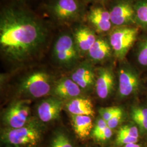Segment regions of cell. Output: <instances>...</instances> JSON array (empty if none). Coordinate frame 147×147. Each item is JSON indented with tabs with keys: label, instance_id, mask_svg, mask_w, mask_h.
<instances>
[{
	"label": "cell",
	"instance_id": "d4e9b609",
	"mask_svg": "<svg viewBox=\"0 0 147 147\" xmlns=\"http://www.w3.org/2000/svg\"><path fill=\"white\" fill-rule=\"evenodd\" d=\"M116 140L117 145L124 146L130 143H137L138 138L129 136L126 135L117 134Z\"/></svg>",
	"mask_w": 147,
	"mask_h": 147
},
{
	"label": "cell",
	"instance_id": "ba28073f",
	"mask_svg": "<svg viewBox=\"0 0 147 147\" xmlns=\"http://www.w3.org/2000/svg\"><path fill=\"white\" fill-rule=\"evenodd\" d=\"M118 75L119 96L125 98L135 93L140 86V79L136 72L130 67L123 66Z\"/></svg>",
	"mask_w": 147,
	"mask_h": 147
},
{
	"label": "cell",
	"instance_id": "8fae6325",
	"mask_svg": "<svg viewBox=\"0 0 147 147\" xmlns=\"http://www.w3.org/2000/svg\"><path fill=\"white\" fill-rule=\"evenodd\" d=\"M115 86V78L112 70L108 68L99 69L98 76L95 80L96 92L102 99L108 98Z\"/></svg>",
	"mask_w": 147,
	"mask_h": 147
},
{
	"label": "cell",
	"instance_id": "4316f807",
	"mask_svg": "<svg viewBox=\"0 0 147 147\" xmlns=\"http://www.w3.org/2000/svg\"><path fill=\"white\" fill-rule=\"evenodd\" d=\"M122 117H123V111L121 110L118 113H117L115 116H113L109 121L106 122L107 126L112 130L114 129L115 128H116V127H117L119 125V124L120 123L121 120L122 119Z\"/></svg>",
	"mask_w": 147,
	"mask_h": 147
},
{
	"label": "cell",
	"instance_id": "3957f363",
	"mask_svg": "<svg viewBox=\"0 0 147 147\" xmlns=\"http://www.w3.org/2000/svg\"><path fill=\"white\" fill-rule=\"evenodd\" d=\"M138 28L136 27H117L111 32L109 42L116 58L122 60L136 40Z\"/></svg>",
	"mask_w": 147,
	"mask_h": 147
},
{
	"label": "cell",
	"instance_id": "52a82bcc",
	"mask_svg": "<svg viewBox=\"0 0 147 147\" xmlns=\"http://www.w3.org/2000/svg\"><path fill=\"white\" fill-rule=\"evenodd\" d=\"M111 20L116 27L129 26L136 23L134 5L127 1H121L110 11Z\"/></svg>",
	"mask_w": 147,
	"mask_h": 147
},
{
	"label": "cell",
	"instance_id": "e0dca14e",
	"mask_svg": "<svg viewBox=\"0 0 147 147\" xmlns=\"http://www.w3.org/2000/svg\"><path fill=\"white\" fill-rule=\"evenodd\" d=\"M111 49L110 42L104 38H97L88 52V56L93 61H102L110 56Z\"/></svg>",
	"mask_w": 147,
	"mask_h": 147
},
{
	"label": "cell",
	"instance_id": "30bf717a",
	"mask_svg": "<svg viewBox=\"0 0 147 147\" xmlns=\"http://www.w3.org/2000/svg\"><path fill=\"white\" fill-rule=\"evenodd\" d=\"M52 11L58 20H68L78 15L80 6L76 0H57L53 5Z\"/></svg>",
	"mask_w": 147,
	"mask_h": 147
},
{
	"label": "cell",
	"instance_id": "484cf974",
	"mask_svg": "<svg viewBox=\"0 0 147 147\" xmlns=\"http://www.w3.org/2000/svg\"><path fill=\"white\" fill-rule=\"evenodd\" d=\"M107 126V124L106 121H104L101 118L96 121L93 130H92V136L95 138L99 135L101 132L104 131V130Z\"/></svg>",
	"mask_w": 147,
	"mask_h": 147
},
{
	"label": "cell",
	"instance_id": "ac0fdd59",
	"mask_svg": "<svg viewBox=\"0 0 147 147\" xmlns=\"http://www.w3.org/2000/svg\"><path fill=\"white\" fill-rule=\"evenodd\" d=\"M71 119L74 130L79 138L84 140L88 136L93 128L92 117L72 115Z\"/></svg>",
	"mask_w": 147,
	"mask_h": 147
},
{
	"label": "cell",
	"instance_id": "83f0119b",
	"mask_svg": "<svg viewBox=\"0 0 147 147\" xmlns=\"http://www.w3.org/2000/svg\"><path fill=\"white\" fill-rule=\"evenodd\" d=\"M113 135L112 129H111L107 126L104 131L101 132L99 135H98L95 138L98 141H105L110 138Z\"/></svg>",
	"mask_w": 147,
	"mask_h": 147
},
{
	"label": "cell",
	"instance_id": "7c38bea8",
	"mask_svg": "<svg viewBox=\"0 0 147 147\" xmlns=\"http://www.w3.org/2000/svg\"><path fill=\"white\" fill-rule=\"evenodd\" d=\"M89 22L99 33L109 31L112 26L110 11L101 7L92 9L88 15Z\"/></svg>",
	"mask_w": 147,
	"mask_h": 147
},
{
	"label": "cell",
	"instance_id": "d6986e66",
	"mask_svg": "<svg viewBox=\"0 0 147 147\" xmlns=\"http://www.w3.org/2000/svg\"><path fill=\"white\" fill-rule=\"evenodd\" d=\"M131 117L140 128L141 132L147 133V108L134 107L131 109Z\"/></svg>",
	"mask_w": 147,
	"mask_h": 147
},
{
	"label": "cell",
	"instance_id": "5b68a950",
	"mask_svg": "<svg viewBox=\"0 0 147 147\" xmlns=\"http://www.w3.org/2000/svg\"><path fill=\"white\" fill-rule=\"evenodd\" d=\"M79 53L73 37L68 34H63L58 37L53 47L56 60L61 64L67 67L77 61Z\"/></svg>",
	"mask_w": 147,
	"mask_h": 147
},
{
	"label": "cell",
	"instance_id": "cb8c5ba5",
	"mask_svg": "<svg viewBox=\"0 0 147 147\" xmlns=\"http://www.w3.org/2000/svg\"><path fill=\"white\" fill-rule=\"evenodd\" d=\"M117 134L126 135L129 136L138 138L139 130L136 126L124 125L119 129Z\"/></svg>",
	"mask_w": 147,
	"mask_h": 147
},
{
	"label": "cell",
	"instance_id": "f546056e",
	"mask_svg": "<svg viewBox=\"0 0 147 147\" xmlns=\"http://www.w3.org/2000/svg\"><path fill=\"white\" fill-rule=\"evenodd\" d=\"M96 1H104L105 0H96Z\"/></svg>",
	"mask_w": 147,
	"mask_h": 147
},
{
	"label": "cell",
	"instance_id": "7a4b0ae2",
	"mask_svg": "<svg viewBox=\"0 0 147 147\" xmlns=\"http://www.w3.org/2000/svg\"><path fill=\"white\" fill-rule=\"evenodd\" d=\"M42 131L35 124H26L16 129H9L3 134L5 142L16 147H33L40 142Z\"/></svg>",
	"mask_w": 147,
	"mask_h": 147
},
{
	"label": "cell",
	"instance_id": "ffe728a7",
	"mask_svg": "<svg viewBox=\"0 0 147 147\" xmlns=\"http://www.w3.org/2000/svg\"><path fill=\"white\" fill-rule=\"evenodd\" d=\"M136 24L147 29V0H139L134 5Z\"/></svg>",
	"mask_w": 147,
	"mask_h": 147
},
{
	"label": "cell",
	"instance_id": "7402d4cb",
	"mask_svg": "<svg viewBox=\"0 0 147 147\" xmlns=\"http://www.w3.org/2000/svg\"><path fill=\"white\" fill-rule=\"evenodd\" d=\"M137 61L142 66L147 67V38L140 45L137 52Z\"/></svg>",
	"mask_w": 147,
	"mask_h": 147
},
{
	"label": "cell",
	"instance_id": "f1b7e54d",
	"mask_svg": "<svg viewBox=\"0 0 147 147\" xmlns=\"http://www.w3.org/2000/svg\"><path fill=\"white\" fill-rule=\"evenodd\" d=\"M135 147H141V146H140L139 144H137L136 145V146H135Z\"/></svg>",
	"mask_w": 147,
	"mask_h": 147
},
{
	"label": "cell",
	"instance_id": "9c48e42d",
	"mask_svg": "<svg viewBox=\"0 0 147 147\" xmlns=\"http://www.w3.org/2000/svg\"><path fill=\"white\" fill-rule=\"evenodd\" d=\"M63 102L58 98H50L43 100L38 107V115L41 121L47 123L58 118L62 110Z\"/></svg>",
	"mask_w": 147,
	"mask_h": 147
},
{
	"label": "cell",
	"instance_id": "603a6c76",
	"mask_svg": "<svg viewBox=\"0 0 147 147\" xmlns=\"http://www.w3.org/2000/svg\"><path fill=\"white\" fill-rule=\"evenodd\" d=\"M121 110L120 107L116 106L103 107L100 109L99 114L101 118L107 122Z\"/></svg>",
	"mask_w": 147,
	"mask_h": 147
},
{
	"label": "cell",
	"instance_id": "2e32d148",
	"mask_svg": "<svg viewBox=\"0 0 147 147\" xmlns=\"http://www.w3.org/2000/svg\"><path fill=\"white\" fill-rule=\"evenodd\" d=\"M66 109L73 115L90 116L93 117L95 112L90 100L84 98L71 99L66 105Z\"/></svg>",
	"mask_w": 147,
	"mask_h": 147
},
{
	"label": "cell",
	"instance_id": "4fadbf2b",
	"mask_svg": "<svg viewBox=\"0 0 147 147\" xmlns=\"http://www.w3.org/2000/svg\"><path fill=\"white\" fill-rule=\"evenodd\" d=\"M74 39L79 53H88L96 40L94 32L88 27L80 26L74 33Z\"/></svg>",
	"mask_w": 147,
	"mask_h": 147
},
{
	"label": "cell",
	"instance_id": "44dd1931",
	"mask_svg": "<svg viewBox=\"0 0 147 147\" xmlns=\"http://www.w3.org/2000/svg\"><path fill=\"white\" fill-rule=\"evenodd\" d=\"M50 147H73V145L67 135L58 132L53 137Z\"/></svg>",
	"mask_w": 147,
	"mask_h": 147
},
{
	"label": "cell",
	"instance_id": "9a60e30c",
	"mask_svg": "<svg viewBox=\"0 0 147 147\" xmlns=\"http://www.w3.org/2000/svg\"><path fill=\"white\" fill-rule=\"evenodd\" d=\"M53 92L61 99H73L81 93V88L72 79L63 78L56 84Z\"/></svg>",
	"mask_w": 147,
	"mask_h": 147
},
{
	"label": "cell",
	"instance_id": "8992f818",
	"mask_svg": "<svg viewBox=\"0 0 147 147\" xmlns=\"http://www.w3.org/2000/svg\"><path fill=\"white\" fill-rule=\"evenodd\" d=\"M30 114L28 100H20L14 102L7 109L3 121L9 129L19 128L26 125Z\"/></svg>",
	"mask_w": 147,
	"mask_h": 147
},
{
	"label": "cell",
	"instance_id": "277c9868",
	"mask_svg": "<svg viewBox=\"0 0 147 147\" xmlns=\"http://www.w3.org/2000/svg\"><path fill=\"white\" fill-rule=\"evenodd\" d=\"M51 87V80L49 74L42 71H36L24 80L20 89L23 93L39 98L47 95Z\"/></svg>",
	"mask_w": 147,
	"mask_h": 147
},
{
	"label": "cell",
	"instance_id": "6da1fadb",
	"mask_svg": "<svg viewBox=\"0 0 147 147\" xmlns=\"http://www.w3.org/2000/svg\"><path fill=\"white\" fill-rule=\"evenodd\" d=\"M47 30L37 18L27 11L8 7L0 18L1 51L9 60L23 61L42 47Z\"/></svg>",
	"mask_w": 147,
	"mask_h": 147
},
{
	"label": "cell",
	"instance_id": "5bb4252c",
	"mask_svg": "<svg viewBox=\"0 0 147 147\" xmlns=\"http://www.w3.org/2000/svg\"><path fill=\"white\" fill-rule=\"evenodd\" d=\"M71 78L82 89H89L94 84V73L89 63L80 64L74 71Z\"/></svg>",
	"mask_w": 147,
	"mask_h": 147
}]
</instances>
